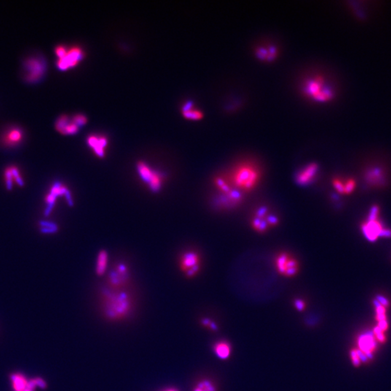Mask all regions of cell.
<instances>
[{"instance_id": "cell-1", "label": "cell", "mask_w": 391, "mask_h": 391, "mask_svg": "<svg viewBox=\"0 0 391 391\" xmlns=\"http://www.w3.org/2000/svg\"><path fill=\"white\" fill-rule=\"evenodd\" d=\"M101 295L104 314L108 319L112 320L122 319L130 312L133 306L132 298L123 289H104L101 292Z\"/></svg>"}, {"instance_id": "cell-2", "label": "cell", "mask_w": 391, "mask_h": 391, "mask_svg": "<svg viewBox=\"0 0 391 391\" xmlns=\"http://www.w3.org/2000/svg\"><path fill=\"white\" fill-rule=\"evenodd\" d=\"M260 177V169L254 163H242L234 168L229 180L233 187L244 194L257 187Z\"/></svg>"}, {"instance_id": "cell-3", "label": "cell", "mask_w": 391, "mask_h": 391, "mask_svg": "<svg viewBox=\"0 0 391 391\" xmlns=\"http://www.w3.org/2000/svg\"><path fill=\"white\" fill-rule=\"evenodd\" d=\"M303 93L306 98L317 103H327L335 98L333 89L327 85L325 78L314 76L308 79L303 85Z\"/></svg>"}, {"instance_id": "cell-4", "label": "cell", "mask_w": 391, "mask_h": 391, "mask_svg": "<svg viewBox=\"0 0 391 391\" xmlns=\"http://www.w3.org/2000/svg\"><path fill=\"white\" fill-rule=\"evenodd\" d=\"M136 171L140 180L147 186L152 193L157 194L163 189L166 175L156 170L145 162L140 161L136 165Z\"/></svg>"}, {"instance_id": "cell-5", "label": "cell", "mask_w": 391, "mask_h": 391, "mask_svg": "<svg viewBox=\"0 0 391 391\" xmlns=\"http://www.w3.org/2000/svg\"><path fill=\"white\" fill-rule=\"evenodd\" d=\"M279 222L277 216L271 214L266 206H261L253 216L251 225L256 232L265 233L268 229L276 226Z\"/></svg>"}, {"instance_id": "cell-6", "label": "cell", "mask_w": 391, "mask_h": 391, "mask_svg": "<svg viewBox=\"0 0 391 391\" xmlns=\"http://www.w3.org/2000/svg\"><path fill=\"white\" fill-rule=\"evenodd\" d=\"M275 268L280 275L286 278H293L299 270L296 259L288 252H281L275 257Z\"/></svg>"}, {"instance_id": "cell-7", "label": "cell", "mask_w": 391, "mask_h": 391, "mask_svg": "<svg viewBox=\"0 0 391 391\" xmlns=\"http://www.w3.org/2000/svg\"><path fill=\"white\" fill-rule=\"evenodd\" d=\"M47 69L45 61L39 57H33L27 59L23 65L24 77L27 82H39L44 76Z\"/></svg>"}, {"instance_id": "cell-8", "label": "cell", "mask_w": 391, "mask_h": 391, "mask_svg": "<svg viewBox=\"0 0 391 391\" xmlns=\"http://www.w3.org/2000/svg\"><path fill=\"white\" fill-rule=\"evenodd\" d=\"M180 268L187 278H194L201 268V258L195 251H187L180 257Z\"/></svg>"}, {"instance_id": "cell-9", "label": "cell", "mask_w": 391, "mask_h": 391, "mask_svg": "<svg viewBox=\"0 0 391 391\" xmlns=\"http://www.w3.org/2000/svg\"><path fill=\"white\" fill-rule=\"evenodd\" d=\"M84 50L82 47H72L67 49L66 52L61 58L57 59V68L61 71H67L77 66L84 58Z\"/></svg>"}, {"instance_id": "cell-10", "label": "cell", "mask_w": 391, "mask_h": 391, "mask_svg": "<svg viewBox=\"0 0 391 391\" xmlns=\"http://www.w3.org/2000/svg\"><path fill=\"white\" fill-rule=\"evenodd\" d=\"M129 279V270L128 266L122 262H119L112 268L108 276L109 288L121 289L128 283Z\"/></svg>"}, {"instance_id": "cell-11", "label": "cell", "mask_w": 391, "mask_h": 391, "mask_svg": "<svg viewBox=\"0 0 391 391\" xmlns=\"http://www.w3.org/2000/svg\"><path fill=\"white\" fill-rule=\"evenodd\" d=\"M89 147L93 151L94 154L98 157H105L106 149L108 146V139L104 135L92 134L87 139Z\"/></svg>"}, {"instance_id": "cell-12", "label": "cell", "mask_w": 391, "mask_h": 391, "mask_svg": "<svg viewBox=\"0 0 391 391\" xmlns=\"http://www.w3.org/2000/svg\"><path fill=\"white\" fill-rule=\"evenodd\" d=\"M318 171H319V166L317 163L308 164L297 173L295 176L297 184L301 186L309 185L315 179Z\"/></svg>"}, {"instance_id": "cell-13", "label": "cell", "mask_w": 391, "mask_h": 391, "mask_svg": "<svg viewBox=\"0 0 391 391\" xmlns=\"http://www.w3.org/2000/svg\"><path fill=\"white\" fill-rule=\"evenodd\" d=\"M55 128L59 133L63 135H74L79 132L80 127L76 125L72 117L63 114L60 116L55 123Z\"/></svg>"}, {"instance_id": "cell-14", "label": "cell", "mask_w": 391, "mask_h": 391, "mask_svg": "<svg viewBox=\"0 0 391 391\" xmlns=\"http://www.w3.org/2000/svg\"><path fill=\"white\" fill-rule=\"evenodd\" d=\"M383 229L384 228L382 223L378 219L375 220H367L362 225V232L365 238L370 241H375L378 237L381 236Z\"/></svg>"}, {"instance_id": "cell-15", "label": "cell", "mask_w": 391, "mask_h": 391, "mask_svg": "<svg viewBox=\"0 0 391 391\" xmlns=\"http://www.w3.org/2000/svg\"><path fill=\"white\" fill-rule=\"evenodd\" d=\"M376 346L377 343L375 342V339L373 335H362L359 338L358 349L367 357L371 356Z\"/></svg>"}, {"instance_id": "cell-16", "label": "cell", "mask_w": 391, "mask_h": 391, "mask_svg": "<svg viewBox=\"0 0 391 391\" xmlns=\"http://www.w3.org/2000/svg\"><path fill=\"white\" fill-rule=\"evenodd\" d=\"M256 57L264 62H273L278 57V49L274 46L257 47L255 51Z\"/></svg>"}, {"instance_id": "cell-17", "label": "cell", "mask_w": 391, "mask_h": 391, "mask_svg": "<svg viewBox=\"0 0 391 391\" xmlns=\"http://www.w3.org/2000/svg\"><path fill=\"white\" fill-rule=\"evenodd\" d=\"M183 115L187 120H199L202 119L203 112L199 109L195 108V104L192 101H188L182 106Z\"/></svg>"}, {"instance_id": "cell-18", "label": "cell", "mask_w": 391, "mask_h": 391, "mask_svg": "<svg viewBox=\"0 0 391 391\" xmlns=\"http://www.w3.org/2000/svg\"><path fill=\"white\" fill-rule=\"evenodd\" d=\"M11 384L13 391H24L31 384V381L21 373H14L10 377Z\"/></svg>"}, {"instance_id": "cell-19", "label": "cell", "mask_w": 391, "mask_h": 391, "mask_svg": "<svg viewBox=\"0 0 391 391\" xmlns=\"http://www.w3.org/2000/svg\"><path fill=\"white\" fill-rule=\"evenodd\" d=\"M108 262H109V254L105 250L100 251L98 253L96 261V271L97 275L98 276H104L106 273L108 268Z\"/></svg>"}, {"instance_id": "cell-20", "label": "cell", "mask_w": 391, "mask_h": 391, "mask_svg": "<svg viewBox=\"0 0 391 391\" xmlns=\"http://www.w3.org/2000/svg\"><path fill=\"white\" fill-rule=\"evenodd\" d=\"M214 351L216 355L220 359H227L231 354V346L226 341H219L214 346Z\"/></svg>"}, {"instance_id": "cell-21", "label": "cell", "mask_w": 391, "mask_h": 391, "mask_svg": "<svg viewBox=\"0 0 391 391\" xmlns=\"http://www.w3.org/2000/svg\"><path fill=\"white\" fill-rule=\"evenodd\" d=\"M23 134L22 130L19 128H14L7 131L4 140L7 144L15 145V144H18L23 139Z\"/></svg>"}, {"instance_id": "cell-22", "label": "cell", "mask_w": 391, "mask_h": 391, "mask_svg": "<svg viewBox=\"0 0 391 391\" xmlns=\"http://www.w3.org/2000/svg\"><path fill=\"white\" fill-rule=\"evenodd\" d=\"M193 391H217V388L212 381L203 380L196 385Z\"/></svg>"}, {"instance_id": "cell-23", "label": "cell", "mask_w": 391, "mask_h": 391, "mask_svg": "<svg viewBox=\"0 0 391 391\" xmlns=\"http://www.w3.org/2000/svg\"><path fill=\"white\" fill-rule=\"evenodd\" d=\"M367 180L372 184H379L382 182L383 179V171L379 168H374L367 173Z\"/></svg>"}, {"instance_id": "cell-24", "label": "cell", "mask_w": 391, "mask_h": 391, "mask_svg": "<svg viewBox=\"0 0 391 391\" xmlns=\"http://www.w3.org/2000/svg\"><path fill=\"white\" fill-rule=\"evenodd\" d=\"M350 354L353 365L355 367L359 366L362 362H365L367 359L366 356L364 355L359 349H353L351 351Z\"/></svg>"}, {"instance_id": "cell-25", "label": "cell", "mask_w": 391, "mask_h": 391, "mask_svg": "<svg viewBox=\"0 0 391 391\" xmlns=\"http://www.w3.org/2000/svg\"><path fill=\"white\" fill-rule=\"evenodd\" d=\"M41 231L44 233H53L58 230V227L53 222L41 221L40 222Z\"/></svg>"}, {"instance_id": "cell-26", "label": "cell", "mask_w": 391, "mask_h": 391, "mask_svg": "<svg viewBox=\"0 0 391 391\" xmlns=\"http://www.w3.org/2000/svg\"><path fill=\"white\" fill-rule=\"evenodd\" d=\"M73 120L76 122V125H79V127L84 126V125L88 122L87 116L83 114H76L72 117Z\"/></svg>"}, {"instance_id": "cell-27", "label": "cell", "mask_w": 391, "mask_h": 391, "mask_svg": "<svg viewBox=\"0 0 391 391\" xmlns=\"http://www.w3.org/2000/svg\"><path fill=\"white\" fill-rule=\"evenodd\" d=\"M373 333H374L375 340H376L377 341L381 343L386 342V337L384 334V332H383L378 326L375 327L374 330H373Z\"/></svg>"}, {"instance_id": "cell-28", "label": "cell", "mask_w": 391, "mask_h": 391, "mask_svg": "<svg viewBox=\"0 0 391 391\" xmlns=\"http://www.w3.org/2000/svg\"><path fill=\"white\" fill-rule=\"evenodd\" d=\"M333 186L338 193L345 195L344 182L343 181L339 179H335L333 180Z\"/></svg>"}, {"instance_id": "cell-29", "label": "cell", "mask_w": 391, "mask_h": 391, "mask_svg": "<svg viewBox=\"0 0 391 391\" xmlns=\"http://www.w3.org/2000/svg\"><path fill=\"white\" fill-rule=\"evenodd\" d=\"M355 181L353 179H349L344 182L345 195H349L355 189Z\"/></svg>"}, {"instance_id": "cell-30", "label": "cell", "mask_w": 391, "mask_h": 391, "mask_svg": "<svg viewBox=\"0 0 391 391\" xmlns=\"http://www.w3.org/2000/svg\"><path fill=\"white\" fill-rule=\"evenodd\" d=\"M5 178H6V185L8 190H11L12 189V171L11 168H7L5 171Z\"/></svg>"}, {"instance_id": "cell-31", "label": "cell", "mask_w": 391, "mask_h": 391, "mask_svg": "<svg viewBox=\"0 0 391 391\" xmlns=\"http://www.w3.org/2000/svg\"><path fill=\"white\" fill-rule=\"evenodd\" d=\"M201 324L205 327H207L208 328L213 330V331H217V325L214 322H212L210 319H207V318L203 319L201 320Z\"/></svg>"}, {"instance_id": "cell-32", "label": "cell", "mask_w": 391, "mask_h": 391, "mask_svg": "<svg viewBox=\"0 0 391 391\" xmlns=\"http://www.w3.org/2000/svg\"><path fill=\"white\" fill-rule=\"evenodd\" d=\"M378 214H379V208H378V206H373L371 210H370V214H369V217L367 220H377V219H378Z\"/></svg>"}, {"instance_id": "cell-33", "label": "cell", "mask_w": 391, "mask_h": 391, "mask_svg": "<svg viewBox=\"0 0 391 391\" xmlns=\"http://www.w3.org/2000/svg\"><path fill=\"white\" fill-rule=\"evenodd\" d=\"M294 307L298 311H302L306 308V303L302 299H295L294 301Z\"/></svg>"}, {"instance_id": "cell-34", "label": "cell", "mask_w": 391, "mask_h": 391, "mask_svg": "<svg viewBox=\"0 0 391 391\" xmlns=\"http://www.w3.org/2000/svg\"><path fill=\"white\" fill-rule=\"evenodd\" d=\"M386 237V238H391V229H383V231L381 232V236Z\"/></svg>"}, {"instance_id": "cell-35", "label": "cell", "mask_w": 391, "mask_h": 391, "mask_svg": "<svg viewBox=\"0 0 391 391\" xmlns=\"http://www.w3.org/2000/svg\"><path fill=\"white\" fill-rule=\"evenodd\" d=\"M164 391H177L175 390V389H168V390Z\"/></svg>"}]
</instances>
